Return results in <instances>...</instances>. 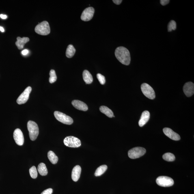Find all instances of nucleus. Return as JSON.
Masks as SVG:
<instances>
[{
  "label": "nucleus",
  "mask_w": 194,
  "mask_h": 194,
  "mask_svg": "<svg viewBox=\"0 0 194 194\" xmlns=\"http://www.w3.org/2000/svg\"><path fill=\"white\" fill-rule=\"evenodd\" d=\"M146 152V149L142 147H136L129 151V157L132 159L139 158L144 155Z\"/></svg>",
  "instance_id": "4"
},
{
  "label": "nucleus",
  "mask_w": 194,
  "mask_h": 194,
  "mask_svg": "<svg viewBox=\"0 0 194 194\" xmlns=\"http://www.w3.org/2000/svg\"><path fill=\"white\" fill-rule=\"evenodd\" d=\"M0 31L2 32H4L5 30L3 27H0Z\"/></svg>",
  "instance_id": "34"
},
{
  "label": "nucleus",
  "mask_w": 194,
  "mask_h": 194,
  "mask_svg": "<svg viewBox=\"0 0 194 194\" xmlns=\"http://www.w3.org/2000/svg\"><path fill=\"white\" fill-rule=\"evenodd\" d=\"M157 184L163 187H169L174 185V181L170 177L167 176H160L156 180Z\"/></svg>",
  "instance_id": "8"
},
{
  "label": "nucleus",
  "mask_w": 194,
  "mask_h": 194,
  "mask_svg": "<svg viewBox=\"0 0 194 194\" xmlns=\"http://www.w3.org/2000/svg\"><path fill=\"white\" fill-rule=\"evenodd\" d=\"M22 55H27L29 53L28 50L27 49L24 50L21 52Z\"/></svg>",
  "instance_id": "32"
},
{
  "label": "nucleus",
  "mask_w": 194,
  "mask_h": 194,
  "mask_svg": "<svg viewBox=\"0 0 194 194\" xmlns=\"http://www.w3.org/2000/svg\"><path fill=\"white\" fill-rule=\"evenodd\" d=\"M63 142L66 146L72 148H77L81 145V141L78 138L74 136L67 137L65 138Z\"/></svg>",
  "instance_id": "6"
},
{
  "label": "nucleus",
  "mask_w": 194,
  "mask_h": 194,
  "mask_svg": "<svg viewBox=\"0 0 194 194\" xmlns=\"http://www.w3.org/2000/svg\"><path fill=\"white\" fill-rule=\"evenodd\" d=\"M141 89L144 95L150 99H154L155 94L152 88L146 83H143L141 86Z\"/></svg>",
  "instance_id": "7"
},
{
  "label": "nucleus",
  "mask_w": 194,
  "mask_h": 194,
  "mask_svg": "<svg viewBox=\"0 0 194 194\" xmlns=\"http://www.w3.org/2000/svg\"><path fill=\"white\" fill-rule=\"evenodd\" d=\"M97 78L101 84L103 85L106 82L105 78L104 76L101 74H97Z\"/></svg>",
  "instance_id": "28"
},
{
  "label": "nucleus",
  "mask_w": 194,
  "mask_h": 194,
  "mask_svg": "<svg viewBox=\"0 0 194 194\" xmlns=\"http://www.w3.org/2000/svg\"><path fill=\"white\" fill-rule=\"evenodd\" d=\"M14 137L17 144L22 146L24 142V138L23 133L20 129H16L14 133Z\"/></svg>",
  "instance_id": "11"
},
{
  "label": "nucleus",
  "mask_w": 194,
  "mask_h": 194,
  "mask_svg": "<svg viewBox=\"0 0 194 194\" xmlns=\"http://www.w3.org/2000/svg\"><path fill=\"white\" fill-rule=\"evenodd\" d=\"M35 32L42 35L49 34L50 32V27L48 22L44 21L39 23L35 28Z\"/></svg>",
  "instance_id": "3"
},
{
  "label": "nucleus",
  "mask_w": 194,
  "mask_h": 194,
  "mask_svg": "<svg viewBox=\"0 0 194 194\" xmlns=\"http://www.w3.org/2000/svg\"><path fill=\"white\" fill-rule=\"evenodd\" d=\"M108 168L107 166L105 165L100 166L97 169L95 173V176H100L105 173Z\"/></svg>",
  "instance_id": "23"
},
{
  "label": "nucleus",
  "mask_w": 194,
  "mask_h": 194,
  "mask_svg": "<svg viewBox=\"0 0 194 194\" xmlns=\"http://www.w3.org/2000/svg\"><path fill=\"white\" fill-rule=\"evenodd\" d=\"M17 41L16 42V45L18 49L21 50L23 48L26 43L29 42V39L27 37H23L21 38L20 37H17Z\"/></svg>",
  "instance_id": "17"
},
{
  "label": "nucleus",
  "mask_w": 194,
  "mask_h": 194,
  "mask_svg": "<svg viewBox=\"0 0 194 194\" xmlns=\"http://www.w3.org/2000/svg\"><path fill=\"white\" fill-rule=\"evenodd\" d=\"M100 111L102 113L104 114L110 118L112 117L114 114L112 111L106 106H102L100 108Z\"/></svg>",
  "instance_id": "19"
},
{
  "label": "nucleus",
  "mask_w": 194,
  "mask_h": 194,
  "mask_svg": "<svg viewBox=\"0 0 194 194\" xmlns=\"http://www.w3.org/2000/svg\"><path fill=\"white\" fill-rule=\"evenodd\" d=\"M53 190L52 188H48L42 192L41 194H52L53 193Z\"/></svg>",
  "instance_id": "29"
},
{
  "label": "nucleus",
  "mask_w": 194,
  "mask_h": 194,
  "mask_svg": "<svg viewBox=\"0 0 194 194\" xmlns=\"http://www.w3.org/2000/svg\"><path fill=\"white\" fill-rule=\"evenodd\" d=\"M164 133L170 139L175 141H179L180 139V137L178 133L168 128H165L163 130Z\"/></svg>",
  "instance_id": "13"
},
{
  "label": "nucleus",
  "mask_w": 194,
  "mask_h": 194,
  "mask_svg": "<svg viewBox=\"0 0 194 194\" xmlns=\"http://www.w3.org/2000/svg\"><path fill=\"white\" fill-rule=\"evenodd\" d=\"M113 1L115 4L119 5L122 2V0H113Z\"/></svg>",
  "instance_id": "31"
},
{
  "label": "nucleus",
  "mask_w": 194,
  "mask_h": 194,
  "mask_svg": "<svg viewBox=\"0 0 194 194\" xmlns=\"http://www.w3.org/2000/svg\"><path fill=\"white\" fill-rule=\"evenodd\" d=\"M30 175L32 178L33 179L36 178L38 176V172H37L36 167L35 166H33L29 170Z\"/></svg>",
  "instance_id": "27"
},
{
  "label": "nucleus",
  "mask_w": 194,
  "mask_h": 194,
  "mask_svg": "<svg viewBox=\"0 0 194 194\" xmlns=\"http://www.w3.org/2000/svg\"><path fill=\"white\" fill-rule=\"evenodd\" d=\"M183 90L186 96L189 97L192 96L194 93V83L191 82L186 83L184 86Z\"/></svg>",
  "instance_id": "12"
},
{
  "label": "nucleus",
  "mask_w": 194,
  "mask_h": 194,
  "mask_svg": "<svg viewBox=\"0 0 194 194\" xmlns=\"http://www.w3.org/2000/svg\"><path fill=\"white\" fill-rule=\"evenodd\" d=\"M169 0H161L160 1V4L163 6L167 5L169 3Z\"/></svg>",
  "instance_id": "30"
},
{
  "label": "nucleus",
  "mask_w": 194,
  "mask_h": 194,
  "mask_svg": "<svg viewBox=\"0 0 194 194\" xmlns=\"http://www.w3.org/2000/svg\"><path fill=\"white\" fill-rule=\"evenodd\" d=\"M83 77L84 81L87 84L92 83L93 80L92 76L88 70H85L83 71Z\"/></svg>",
  "instance_id": "18"
},
{
  "label": "nucleus",
  "mask_w": 194,
  "mask_h": 194,
  "mask_svg": "<svg viewBox=\"0 0 194 194\" xmlns=\"http://www.w3.org/2000/svg\"><path fill=\"white\" fill-rule=\"evenodd\" d=\"M50 78L49 81L50 83H52L57 81V76L55 71L53 70H50Z\"/></svg>",
  "instance_id": "25"
},
{
  "label": "nucleus",
  "mask_w": 194,
  "mask_h": 194,
  "mask_svg": "<svg viewBox=\"0 0 194 194\" xmlns=\"http://www.w3.org/2000/svg\"><path fill=\"white\" fill-rule=\"evenodd\" d=\"M163 158L165 161L170 162L174 161L175 159L174 155L169 152L164 154L163 156Z\"/></svg>",
  "instance_id": "24"
},
{
  "label": "nucleus",
  "mask_w": 194,
  "mask_h": 194,
  "mask_svg": "<svg viewBox=\"0 0 194 194\" xmlns=\"http://www.w3.org/2000/svg\"><path fill=\"white\" fill-rule=\"evenodd\" d=\"M48 159L52 164H57L58 160V158L55 153L52 151H50L48 153Z\"/></svg>",
  "instance_id": "21"
},
{
  "label": "nucleus",
  "mask_w": 194,
  "mask_h": 194,
  "mask_svg": "<svg viewBox=\"0 0 194 194\" xmlns=\"http://www.w3.org/2000/svg\"><path fill=\"white\" fill-rule=\"evenodd\" d=\"M81 172V168L79 165H76L72 170V178L74 182H77L79 180Z\"/></svg>",
  "instance_id": "15"
},
{
  "label": "nucleus",
  "mask_w": 194,
  "mask_h": 194,
  "mask_svg": "<svg viewBox=\"0 0 194 194\" xmlns=\"http://www.w3.org/2000/svg\"><path fill=\"white\" fill-rule=\"evenodd\" d=\"M72 104L74 108L80 111H86L88 109L86 104L81 101L74 100L73 101Z\"/></svg>",
  "instance_id": "14"
},
{
  "label": "nucleus",
  "mask_w": 194,
  "mask_h": 194,
  "mask_svg": "<svg viewBox=\"0 0 194 194\" xmlns=\"http://www.w3.org/2000/svg\"><path fill=\"white\" fill-rule=\"evenodd\" d=\"M27 127L30 139L32 141H35L36 139L39 134L38 124L33 121L30 120L27 123Z\"/></svg>",
  "instance_id": "2"
},
{
  "label": "nucleus",
  "mask_w": 194,
  "mask_h": 194,
  "mask_svg": "<svg viewBox=\"0 0 194 194\" xmlns=\"http://www.w3.org/2000/svg\"><path fill=\"white\" fill-rule=\"evenodd\" d=\"M177 24L174 20H171L168 24L167 30L169 32L176 29Z\"/></svg>",
  "instance_id": "26"
},
{
  "label": "nucleus",
  "mask_w": 194,
  "mask_h": 194,
  "mask_svg": "<svg viewBox=\"0 0 194 194\" xmlns=\"http://www.w3.org/2000/svg\"><path fill=\"white\" fill-rule=\"evenodd\" d=\"M38 170L39 174L42 176H45L48 173V169L45 164L41 163L38 165Z\"/></svg>",
  "instance_id": "20"
},
{
  "label": "nucleus",
  "mask_w": 194,
  "mask_h": 194,
  "mask_svg": "<svg viewBox=\"0 0 194 194\" xmlns=\"http://www.w3.org/2000/svg\"><path fill=\"white\" fill-rule=\"evenodd\" d=\"M95 10L92 7H89L83 11L81 16V19L84 21H88L92 19Z\"/></svg>",
  "instance_id": "10"
},
{
  "label": "nucleus",
  "mask_w": 194,
  "mask_h": 194,
  "mask_svg": "<svg viewBox=\"0 0 194 194\" xmlns=\"http://www.w3.org/2000/svg\"><path fill=\"white\" fill-rule=\"evenodd\" d=\"M115 55L117 59L122 64L128 66L130 62L129 51L126 48L120 46L117 48Z\"/></svg>",
  "instance_id": "1"
},
{
  "label": "nucleus",
  "mask_w": 194,
  "mask_h": 194,
  "mask_svg": "<svg viewBox=\"0 0 194 194\" xmlns=\"http://www.w3.org/2000/svg\"><path fill=\"white\" fill-rule=\"evenodd\" d=\"M113 117H115V116H114V115H113Z\"/></svg>",
  "instance_id": "35"
},
{
  "label": "nucleus",
  "mask_w": 194,
  "mask_h": 194,
  "mask_svg": "<svg viewBox=\"0 0 194 194\" xmlns=\"http://www.w3.org/2000/svg\"><path fill=\"white\" fill-rule=\"evenodd\" d=\"M150 118V113L148 111H146L143 112L142 114L141 118L139 122L140 127H142L145 125Z\"/></svg>",
  "instance_id": "16"
},
{
  "label": "nucleus",
  "mask_w": 194,
  "mask_h": 194,
  "mask_svg": "<svg viewBox=\"0 0 194 194\" xmlns=\"http://www.w3.org/2000/svg\"><path fill=\"white\" fill-rule=\"evenodd\" d=\"M54 115L58 120L63 124L67 125L72 124L74 122L72 117L59 111H55Z\"/></svg>",
  "instance_id": "5"
},
{
  "label": "nucleus",
  "mask_w": 194,
  "mask_h": 194,
  "mask_svg": "<svg viewBox=\"0 0 194 194\" xmlns=\"http://www.w3.org/2000/svg\"><path fill=\"white\" fill-rule=\"evenodd\" d=\"M0 17L3 19H5L7 18V16L6 15H4L3 14H1L0 15Z\"/></svg>",
  "instance_id": "33"
},
{
  "label": "nucleus",
  "mask_w": 194,
  "mask_h": 194,
  "mask_svg": "<svg viewBox=\"0 0 194 194\" xmlns=\"http://www.w3.org/2000/svg\"><path fill=\"white\" fill-rule=\"evenodd\" d=\"M32 88L31 87L29 86L27 87L18 97L17 100V103L19 105L25 103L29 99L30 94Z\"/></svg>",
  "instance_id": "9"
},
{
  "label": "nucleus",
  "mask_w": 194,
  "mask_h": 194,
  "mask_svg": "<svg viewBox=\"0 0 194 194\" xmlns=\"http://www.w3.org/2000/svg\"><path fill=\"white\" fill-rule=\"evenodd\" d=\"M76 52V49L73 45H70L67 48L66 55L68 58H71L74 56Z\"/></svg>",
  "instance_id": "22"
}]
</instances>
